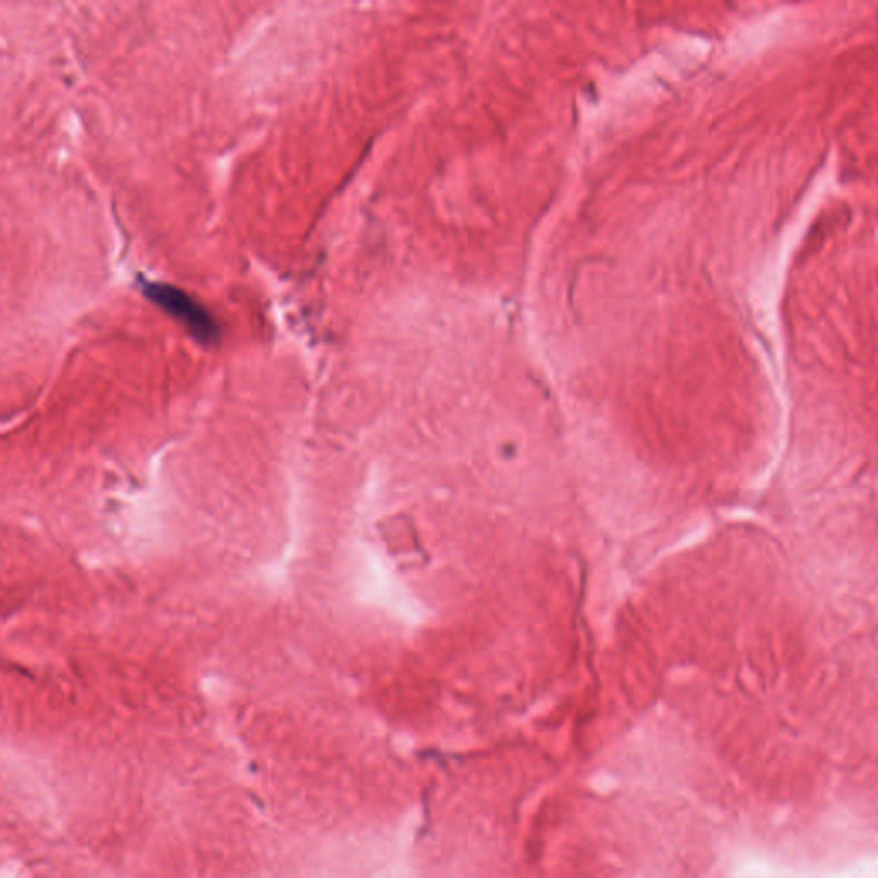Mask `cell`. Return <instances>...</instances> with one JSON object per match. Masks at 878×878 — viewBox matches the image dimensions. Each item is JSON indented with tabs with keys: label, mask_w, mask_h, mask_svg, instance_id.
Here are the masks:
<instances>
[{
	"label": "cell",
	"mask_w": 878,
	"mask_h": 878,
	"mask_svg": "<svg viewBox=\"0 0 878 878\" xmlns=\"http://www.w3.org/2000/svg\"><path fill=\"white\" fill-rule=\"evenodd\" d=\"M143 294L164 313L181 323L196 342L205 345L218 342L220 326L215 318L202 302L191 297L183 289L174 287L168 283L143 282Z\"/></svg>",
	"instance_id": "1"
}]
</instances>
